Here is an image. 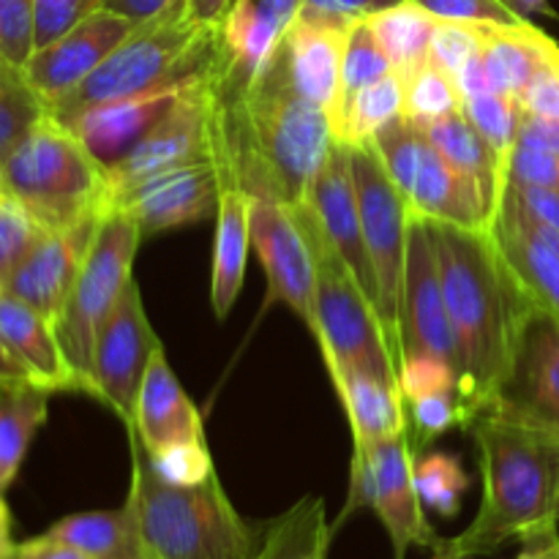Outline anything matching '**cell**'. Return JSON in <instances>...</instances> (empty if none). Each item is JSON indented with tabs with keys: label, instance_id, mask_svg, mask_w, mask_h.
I'll return each mask as SVG.
<instances>
[{
	"label": "cell",
	"instance_id": "cell-1",
	"mask_svg": "<svg viewBox=\"0 0 559 559\" xmlns=\"http://www.w3.org/2000/svg\"><path fill=\"white\" fill-rule=\"evenodd\" d=\"M205 76L218 175L249 197L298 205L336 142L325 109L298 96L267 66L251 87L213 80L207 63Z\"/></svg>",
	"mask_w": 559,
	"mask_h": 559
},
{
	"label": "cell",
	"instance_id": "cell-2",
	"mask_svg": "<svg viewBox=\"0 0 559 559\" xmlns=\"http://www.w3.org/2000/svg\"><path fill=\"white\" fill-rule=\"evenodd\" d=\"M426 224L462 360L459 399L473 420L500 396L533 304L497 254L489 229H464L429 218Z\"/></svg>",
	"mask_w": 559,
	"mask_h": 559
},
{
	"label": "cell",
	"instance_id": "cell-3",
	"mask_svg": "<svg viewBox=\"0 0 559 559\" xmlns=\"http://www.w3.org/2000/svg\"><path fill=\"white\" fill-rule=\"evenodd\" d=\"M467 429L484 495L469 527L437 538L431 557H489L513 538L559 530V431L495 409L475 415Z\"/></svg>",
	"mask_w": 559,
	"mask_h": 559
},
{
	"label": "cell",
	"instance_id": "cell-4",
	"mask_svg": "<svg viewBox=\"0 0 559 559\" xmlns=\"http://www.w3.org/2000/svg\"><path fill=\"white\" fill-rule=\"evenodd\" d=\"M131 486L126 502L153 559H249L257 533L229 502L213 473L197 486H173L151 467L145 445L129 429Z\"/></svg>",
	"mask_w": 559,
	"mask_h": 559
},
{
	"label": "cell",
	"instance_id": "cell-5",
	"mask_svg": "<svg viewBox=\"0 0 559 559\" xmlns=\"http://www.w3.org/2000/svg\"><path fill=\"white\" fill-rule=\"evenodd\" d=\"M3 186L47 233L69 229L98 216L109 205L107 169L66 129L47 115L0 162Z\"/></svg>",
	"mask_w": 559,
	"mask_h": 559
},
{
	"label": "cell",
	"instance_id": "cell-6",
	"mask_svg": "<svg viewBox=\"0 0 559 559\" xmlns=\"http://www.w3.org/2000/svg\"><path fill=\"white\" fill-rule=\"evenodd\" d=\"M216 31L218 25H200L191 20L186 3L140 22L85 82L49 107V115L58 120L69 118L96 104L194 74L211 58Z\"/></svg>",
	"mask_w": 559,
	"mask_h": 559
},
{
	"label": "cell",
	"instance_id": "cell-7",
	"mask_svg": "<svg viewBox=\"0 0 559 559\" xmlns=\"http://www.w3.org/2000/svg\"><path fill=\"white\" fill-rule=\"evenodd\" d=\"M289 207H293L295 218H298L300 229L311 246V254H314V338L320 342L328 374L353 369L388 382H399V366L391 353V344H388L380 314H377V306L364 293L347 262L333 249L311 207L306 202Z\"/></svg>",
	"mask_w": 559,
	"mask_h": 559
},
{
	"label": "cell",
	"instance_id": "cell-8",
	"mask_svg": "<svg viewBox=\"0 0 559 559\" xmlns=\"http://www.w3.org/2000/svg\"><path fill=\"white\" fill-rule=\"evenodd\" d=\"M140 243L142 235L134 218L123 207L109 205L98 222L69 300L55 320L60 349L80 382V393L93 399H96V382H93L96 338L115 314L129 284L134 282L131 271Z\"/></svg>",
	"mask_w": 559,
	"mask_h": 559
},
{
	"label": "cell",
	"instance_id": "cell-9",
	"mask_svg": "<svg viewBox=\"0 0 559 559\" xmlns=\"http://www.w3.org/2000/svg\"><path fill=\"white\" fill-rule=\"evenodd\" d=\"M415 216L464 229H489L495 207L478 183L459 173L407 118L377 131L369 142Z\"/></svg>",
	"mask_w": 559,
	"mask_h": 559
},
{
	"label": "cell",
	"instance_id": "cell-10",
	"mask_svg": "<svg viewBox=\"0 0 559 559\" xmlns=\"http://www.w3.org/2000/svg\"><path fill=\"white\" fill-rule=\"evenodd\" d=\"M355 186H358L364 243L377 282V314L385 328L388 344L402 369V289L407 265V200L382 167L371 145L349 147Z\"/></svg>",
	"mask_w": 559,
	"mask_h": 559
},
{
	"label": "cell",
	"instance_id": "cell-11",
	"mask_svg": "<svg viewBox=\"0 0 559 559\" xmlns=\"http://www.w3.org/2000/svg\"><path fill=\"white\" fill-rule=\"evenodd\" d=\"M205 162H213V129L211 93H207V76L202 66L175 107L118 164L107 169L109 197L167 169Z\"/></svg>",
	"mask_w": 559,
	"mask_h": 559
},
{
	"label": "cell",
	"instance_id": "cell-12",
	"mask_svg": "<svg viewBox=\"0 0 559 559\" xmlns=\"http://www.w3.org/2000/svg\"><path fill=\"white\" fill-rule=\"evenodd\" d=\"M156 349H162V342L147 322L140 287L131 282L115 314L98 333L93 353L96 399L109 404L126 426L134 424L142 382Z\"/></svg>",
	"mask_w": 559,
	"mask_h": 559
},
{
	"label": "cell",
	"instance_id": "cell-13",
	"mask_svg": "<svg viewBox=\"0 0 559 559\" xmlns=\"http://www.w3.org/2000/svg\"><path fill=\"white\" fill-rule=\"evenodd\" d=\"M251 249L260 254L267 273L271 300H282L314 333L317 265L311 246L295 218L293 207L273 200L249 197Z\"/></svg>",
	"mask_w": 559,
	"mask_h": 559
},
{
	"label": "cell",
	"instance_id": "cell-14",
	"mask_svg": "<svg viewBox=\"0 0 559 559\" xmlns=\"http://www.w3.org/2000/svg\"><path fill=\"white\" fill-rule=\"evenodd\" d=\"M409 353L437 355L462 374L456 333L448 317L440 262L424 216H409L407 265L402 289V360Z\"/></svg>",
	"mask_w": 559,
	"mask_h": 559
},
{
	"label": "cell",
	"instance_id": "cell-15",
	"mask_svg": "<svg viewBox=\"0 0 559 559\" xmlns=\"http://www.w3.org/2000/svg\"><path fill=\"white\" fill-rule=\"evenodd\" d=\"M489 409L559 431V320L530 309L519 333L511 374Z\"/></svg>",
	"mask_w": 559,
	"mask_h": 559
},
{
	"label": "cell",
	"instance_id": "cell-16",
	"mask_svg": "<svg viewBox=\"0 0 559 559\" xmlns=\"http://www.w3.org/2000/svg\"><path fill=\"white\" fill-rule=\"evenodd\" d=\"M489 238L524 298L559 320V233L530 216L511 189H502Z\"/></svg>",
	"mask_w": 559,
	"mask_h": 559
},
{
	"label": "cell",
	"instance_id": "cell-17",
	"mask_svg": "<svg viewBox=\"0 0 559 559\" xmlns=\"http://www.w3.org/2000/svg\"><path fill=\"white\" fill-rule=\"evenodd\" d=\"M218 202L222 175L213 162L167 169L109 197V205L123 207L134 218L142 238L183 224L205 222L216 216Z\"/></svg>",
	"mask_w": 559,
	"mask_h": 559
},
{
	"label": "cell",
	"instance_id": "cell-18",
	"mask_svg": "<svg viewBox=\"0 0 559 559\" xmlns=\"http://www.w3.org/2000/svg\"><path fill=\"white\" fill-rule=\"evenodd\" d=\"M131 31H134V22L129 16L96 9L80 25L31 55L25 63L27 80L47 102V107H52L58 98L85 82Z\"/></svg>",
	"mask_w": 559,
	"mask_h": 559
},
{
	"label": "cell",
	"instance_id": "cell-19",
	"mask_svg": "<svg viewBox=\"0 0 559 559\" xmlns=\"http://www.w3.org/2000/svg\"><path fill=\"white\" fill-rule=\"evenodd\" d=\"M300 202H306L311 207L314 218L320 222L322 233L328 235L333 249L347 262V267L358 278L364 293L377 306V282L364 243L358 186H355L349 147L344 142H333L325 162L320 164L317 175L311 178L309 191H306V197Z\"/></svg>",
	"mask_w": 559,
	"mask_h": 559
},
{
	"label": "cell",
	"instance_id": "cell-20",
	"mask_svg": "<svg viewBox=\"0 0 559 559\" xmlns=\"http://www.w3.org/2000/svg\"><path fill=\"white\" fill-rule=\"evenodd\" d=\"M197 74L200 71L183 76V80L164 82V85L131 93L126 98L96 104V107L69 115V118H60V123L74 131L82 145L98 158V164L109 169L175 107V102L189 91Z\"/></svg>",
	"mask_w": 559,
	"mask_h": 559
},
{
	"label": "cell",
	"instance_id": "cell-21",
	"mask_svg": "<svg viewBox=\"0 0 559 559\" xmlns=\"http://www.w3.org/2000/svg\"><path fill=\"white\" fill-rule=\"evenodd\" d=\"M349 25L298 14L282 33L273 58L267 60V69L276 71L306 102L325 109L328 118L336 109L342 55Z\"/></svg>",
	"mask_w": 559,
	"mask_h": 559
},
{
	"label": "cell",
	"instance_id": "cell-22",
	"mask_svg": "<svg viewBox=\"0 0 559 559\" xmlns=\"http://www.w3.org/2000/svg\"><path fill=\"white\" fill-rule=\"evenodd\" d=\"M369 445L377 478L374 513L391 538L396 559H404L413 546L431 551L440 535L426 522L424 502H420L418 486H415L418 453L413 451L409 431L404 429L380 442H369Z\"/></svg>",
	"mask_w": 559,
	"mask_h": 559
},
{
	"label": "cell",
	"instance_id": "cell-23",
	"mask_svg": "<svg viewBox=\"0 0 559 559\" xmlns=\"http://www.w3.org/2000/svg\"><path fill=\"white\" fill-rule=\"evenodd\" d=\"M102 216L104 213H98V216L85 218V222L74 224L69 229L44 233L36 249L27 254V260L9 278V284L3 287L5 293L20 298L22 304L36 309L38 314L47 317L55 325L66 300H69L76 276H80V267L85 262Z\"/></svg>",
	"mask_w": 559,
	"mask_h": 559
},
{
	"label": "cell",
	"instance_id": "cell-24",
	"mask_svg": "<svg viewBox=\"0 0 559 559\" xmlns=\"http://www.w3.org/2000/svg\"><path fill=\"white\" fill-rule=\"evenodd\" d=\"M126 429H134L147 451H162L180 442H205L200 413L180 388L173 366L167 364L164 347L156 349L151 358L140 402H136L134 424Z\"/></svg>",
	"mask_w": 559,
	"mask_h": 559
},
{
	"label": "cell",
	"instance_id": "cell-25",
	"mask_svg": "<svg viewBox=\"0 0 559 559\" xmlns=\"http://www.w3.org/2000/svg\"><path fill=\"white\" fill-rule=\"evenodd\" d=\"M0 342L47 393L80 391L52 322L5 289H0Z\"/></svg>",
	"mask_w": 559,
	"mask_h": 559
},
{
	"label": "cell",
	"instance_id": "cell-26",
	"mask_svg": "<svg viewBox=\"0 0 559 559\" xmlns=\"http://www.w3.org/2000/svg\"><path fill=\"white\" fill-rule=\"evenodd\" d=\"M251 249L249 194L233 178H222V202L216 213V243H213L211 304L216 320H227L238 300Z\"/></svg>",
	"mask_w": 559,
	"mask_h": 559
},
{
	"label": "cell",
	"instance_id": "cell-27",
	"mask_svg": "<svg viewBox=\"0 0 559 559\" xmlns=\"http://www.w3.org/2000/svg\"><path fill=\"white\" fill-rule=\"evenodd\" d=\"M559 49V41L546 36L533 22L519 25H484V69L491 91L519 98L535 71Z\"/></svg>",
	"mask_w": 559,
	"mask_h": 559
},
{
	"label": "cell",
	"instance_id": "cell-28",
	"mask_svg": "<svg viewBox=\"0 0 559 559\" xmlns=\"http://www.w3.org/2000/svg\"><path fill=\"white\" fill-rule=\"evenodd\" d=\"M331 380L347 413L353 442H380L407 429V402L399 382L353 369L331 371Z\"/></svg>",
	"mask_w": 559,
	"mask_h": 559
},
{
	"label": "cell",
	"instance_id": "cell-29",
	"mask_svg": "<svg viewBox=\"0 0 559 559\" xmlns=\"http://www.w3.org/2000/svg\"><path fill=\"white\" fill-rule=\"evenodd\" d=\"M420 129L429 136L431 145H435L459 173H464L473 183H478V189L484 191L489 205L497 211V202H500L502 189H506V162H502L500 153L495 151V145L469 123L467 115L459 109V112L445 115V118L420 126Z\"/></svg>",
	"mask_w": 559,
	"mask_h": 559
},
{
	"label": "cell",
	"instance_id": "cell-30",
	"mask_svg": "<svg viewBox=\"0 0 559 559\" xmlns=\"http://www.w3.org/2000/svg\"><path fill=\"white\" fill-rule=\"evenodd\" d=\"M331 538L325 502L320 497H300L260 530L249 559H328Z\"/></svg>",
	"mask_w": 559,
	"mask_h": 559
},
{
	"label": "cell",
	"instance_id": "cell-31",
	"mask_svg": "<svg viewBox=\"0 0 559 559\" xmlns=\"http://www.w3.org/2000/svg\"><path fill=\"white\" fill-rule=\"evenodd\" d=\"M366 22L402 80L429 63V44L440 20L415 5L413 0L377 11V14L366 16Z\"/></svg>",
	"mask_w": 559,
	"mask_h": 559
},
{
	"label": "cell",
	"instance_id": "cell-32",
	"mask_svg": "<svg viewBox=\"0 0 559 559\" xmlns=\"http://www.w3.org/2000/svg\"><path fill=\"white\" fill-rule=\"evenodd\" d=\"M47 535L85 551L93 559H118L142 546L136 519L129 502L112 511L71 513L55 522Z\"/></svg>",
	"mask_w": 559,
	"mask_h": 559
},
{
	"label": "cell",
	"instance_id": "cell-33",
	"mask_svg": "<svg viewBox=\"0 0 559 559\" xmlns=\"http://www.w3.org/2000/svg\"><path fill=\"white\" fill-rule=\"evenodd\" d=\"M49 393L41 388L0 391V495L14 484L36 431L47 424Z\"/></svg>",
	"mask_w": 559,
	"mask_h": 559
},
{
	"label": "cell",
	"instance_id": "cell-34",
	"mask_svg": "<svg viewBox=\"0 0 559 559\" xmlns=\"http://www.w3.org/2000/svg\"><path fill=\"white\" fill-rule=\"evenodd\" d=\"M404 118V80L391 71L377 82L366 85L344 109L336 129V142L347 147L369 145L371 136L385 126Z\"/></svg>",
	"mask_w": 559,
	"mask_h": 559
},
{
	"label": "cell",
	"instance_id": "cell-35",
	"mask_svg": "<svg viewBox=\"0 0 559 559\" xmlns=\"http://www.w3.org/2000/svg\"><path fill=\"white\" fill-rule=\"evenodd\" d=\"M49 115L47 102L36 93L25 66L0 58V162Z\"/></svg>",
	"mask_w": 559,
	"mask_h": 559
},
{
	"label": "cell",
	"instance_id": "cell-36",
	"mask_svg": "<svg viewBox=\"0 0 559 559\" xmlns=\"http://www.w3.org/2000/svg\"><path fill=\"white\" fill-rule=\"evenodd\" d=\"M391 71H393L391 60L385 58L382 47L377 44L369 22L355 20L353 25H349L347 44H344V55H342L338 98H336V109H333V115H331L333 140H336V129H338V123H342V115H344V109L349 107V102H353V98L358 96L366 85L377 82L380 76L391 74Z\"/></svg>",
	"mask_w": 559,
	"mask_h": 559
},
{
	"label": "cell",
	"instance_id": "cell-37",
	"mask_svg": "<svg viewBox=\"0 0 559 559\" xmlns=\"http://www.w3.org/2000/svg\"><path fill=\"white\" fill-rule=\"evenodd\" d=\"M415 486L424 508L437 516L453 519L462 511V500L469 489V478L462 462L451 453H429L415 462Z\"/></svg>",
	"mask_w": 559,
	"mask_h": 559
},
{
	"label": "cell",
	"instance_id": "cell-38",
	"mask_svg": "<svg viewBox=\"0 0 559 559\" xmlns=\"http://www.w3.org/2000/svg\"><path fill=\"white\" fill-rule=\"evenodd\" d=\"M462 109L456 82L431 63L420 66L409 76H404V118L415 126L435 123Z\"/></svg>",
	"mask_w": 559,
	"mask_h": 559
},
{
	"label": "cell",
	"instance_id": "cell-39",
	"mask_svg": "<svg viewBox=\"0 0 559 559\" xmlns=\"http://www.w3.org/2000/svg\"><path fill=\"white\" fill-rule=\"evenodd\" d=\"M47 229L9 191H0V289L27 260Z\"/></svg>",
	"mask_w": 559,
	"mask_h": 559
},
{
	"label": "cell",
	"instance_id": "cell-40",
	"mask_svg": "<svg viewBox=\"0 0 559 559\" xmlns=\"http://www.w3.org/2000/svg\"><path fill=\"white\" fill-rule=\"evenodd\" d=\"M404 402H407V431L415 453L429 448L437 437L448 435L456 426L469 424L459 393H429Z\"/></svg>",
	"mask_w": 559,
	"mask_h": 559
},
{
	"label": "cell",
	"instance_id": "cell-41",
	"mask_svg": "<svg viewBox=\"0 0 559 559\" xmlns=\"http://www.w3.org/2000/svg\"><path fill=\"white\" fill-rule=\"evenodd\" d=\"M462 112L467 115L469 123L495 145V151L500 153L502 162H506L508 151H511L513 142H516L519 120H522V107H519L516 98L506 96V93L486 91L480 93V96L467 98V102L462 104Z\"/></svg>",
	"mask_w": 559,
	"mask_h": 559
},
{
	"label": "cell",
	"instance_id": "cell-42",
	"mask_svg": "<svg viewBox=\"0 0 559 559\" xmlns=\"http://www.w3.org/2000/svg\"><path fill=\"white\" fill-rule=\"evenodd\" d=\"M484 52V25L440 20L429 44V63L456 80L464 66Z\"/></svg>",
	"mask_w": 559,
	"mask_h": 559
},
{
	"label": "cell",
	"instance_id": "cell-43",
	"mask_svg": "<svg viewBox=\"0 0 559 559\" xmlns=\"http://www.w3.org/2000/svg\"><path fill=\"white\" fill-rule=\"evenodd\" d=\"M147 459L158 478L173 486H197L216 473L207 442H180L162 451H147Z\"/></svg>",
	"mask_w": 559,
	"mask_h": 559
},
{
	"label": "cell",
	"instance_id": "cell-44",
	"mask_svg": "<svg viewBox=\"0 0 559 559\" xmlns=\"http://www.w3.org/2000/svg\"><path fill=\"white\" fill-rule=\"evenodd\" d=\"M404 399L429 396V393H459V374L448 360L426 353L404 355L399 369Z\"/></svg>",
	"mask_w": 559,
	"mask_h": 559
},
{
	"label": "cell",
	"instance_id": "cell-45",
	"mask_svg": "<svg viewBox=\"0 0 559 559\" xmlns=\"http://www.w3.org/2000/svg\"><path fill=\"white\" fill-rule=\"evenodd\" d=\"M506 183L559 191V153L516 140L506 156Z\"/></svg>",
	"mask_w": 559,
	"mask_h": 559
},
{
	"label": "cell",
	"instance_id": "cell-46",
	"mask_svg": "<svg viewBox=\"0 0 559 559\" xmlns=\"http://www.w3.org/2000/svg\"><path fill=\"white\" fill-rule=\"evenodd\" d=\"M96 9H102V0H33V44L36 49L47 47L55 38L69 33Z\"/></svg>",
	"mask_w": 559,
	"mask_h": 559
},
{
	"label": "cell",
	"instance_id": "cell-47",
	"mask_svg": "<svg viewBox=\"0 0 559 559\" xmlns=\"http://www.w3.org/2000/svg\"><path fill=\"white\" fill-rule=\"evenodd\" d=\"M33 49V0H0V58L25 66Z\"/></svg>",
	"mask_w": 559,
	"mask_h": 559
},
{
	"label": "cell",
	"instance_id": "cell-48",
	"mask_svg": "<svg viewBox=\"0 0 559 559\" xmlns=\"http://www.w3.org/2000/svg\"><path fill=\"white\" fill-rule=\"evenodd\" d=\"M413 3L445 22H467V25H519V22H530L513 14L500 0H413Z\"/></svg>",
	"mask_w": 559,
	"mask_h": 559
},
{
	"label": "cell",
	"instance_id": "cell-49",
	"mask_svg": "<svg viewBox=\"0 0 559 559\" xmlns=\"http://www.w3.org/2000/svg\"><path fill=\"white\" fill-rule=\"evenodd\" d=\"M377 500V478H374V459H371V445L369 442H353V464H349V489H347V502L338 511V516L333 519L331 533L336 535L349 519L355 516L364 508L374 511Z\"/></svg>",
	"mask_w": 559,
	"mask_h": 559
},
{
	"label": "cell",
	"instance_id": "cell-50",
	"mask_svg": "<svg viewBox=\"0 0 559 559\" xmlns=\"http://www.w3.org/2000/svg\"><path fill=\"white\" fill-rule=\"evenodd\" d=\"M522 112L535 118L559 120V49L533 74L530 85L516 98Z\"/></svg>",
	"mask_w": 559,
	"mask_h": 559
},
{
	"label": "cell",
	"instance_id": "cell-51",
	"mask_svg": "<svg viewBox=\"0 0 559 559\" xmlns=\"http://www.w3.org/2000/svg\"><path fill=\"white\" fill-rule=\"evenodd\" d=\"M396 3H404V0H304L298 14L349 25V22L366 20V16L391 9Z\"/></svg>",
	"mask_w": 559,
	"mask_h": 559
},
{
	"label": "cell",
	"instance_id": "cell-52",
	"mask_svg": "<svg viewBox=\"0 0 559 559\" xmlns=\"http://www.w3.org/2000/svg\"><path fill=\"white\" fill-rule=\"evenodd\" d=\"M506 186L511 189V194L516 197L519 205H522L530 216L538 218L540 224H546V227L559 233V191L535 189V186Z\"/></svg>",
	"mask_w": 559,
	"mask_h": 559
},
{
	"label": "cell",
	"instance_id": "cell-53",
	"mask_svg": "<svg viewBox=\"0 0 559 559\" xmlns=\"http://www.w3.org/2000/svg\"><path fill=\"white\" fill-rule=\"evenodd\" d=\"M14 559H93V557L44 533L38 535V538H31L25 540V544L16 546Z\"/></svg>",
	"mask_w": 559,
	"mask_h": 559
},
{
	"label": "cell",
	"instance_id": "cell-54",
	"mask_svg": "<svg viewBox=\"0 0 559 559\" xmlns=\"http://www.w3.org/2000/svg\"><path fill=\"white\" fill-rule=\"evenodd\" d=\"M516 140L530 142V145L546 147V151H551V153H559V120L535 118V115L522 112Z\"/></svg>",
	"mask_w": 559,
	"mask_h": 559
},
{
	"label": "cell",
	"instance_id": "cell-55",
	"mask_svg": "<svg viewBox=\"0 0 559 559\" xmlns=\"http://www.w3.org/2000/svg\"><path fill=\"white\" fill-rule=\"evenodd\" d=\"M178 3H186V0H102V9L129 16L134 25H140V22L153 20V16L164 14V11H169Z\"/></svg>",
	"mask_w": 559,
	"mask_h": 559
},
{
	"label": "cell",
	"instance_id": "cell-56",
	"mask_svg": "<svg viewBox=\"0 0 559 559\" xmlns=\"http://www.w3.org/2000/svg\"><path fill=\"white\" fill-rule=\"evenodd\" d=\"M31 385H36L31 371H27L25 366H22L20 360L5 349V344L0 342V391H14V388H31Z\"/></svg>",
	"mask_w": 559,
	"mask_h": 559
},
{
	"label": "cell",
	"instance_id": "cell-57",
	"mask_svg": "<svg viewBox=\"0 0 559 559\" xmlns=\"http://www.w3.org/2000/svg\"><path fill=\"white\" fill-rule=\"evenodd\" d=\"M516 559H559V530H546L522 538Z\"/></svg>",
	"mask_w": 559,
	"mask_h": 559
},
{
	"label": "cell",
	"instance_id": "cell-58",
	"mask_svg": "<svg viewBox=\"0 0 559 559\" xmlns=\"http://www.w3.org/2000/svg\"><path fill=\"white\" fill-rule=\"evenodd\" d=\"M235 0H186V14L200 25H218Z\"/></svg>",
	"mask_w": 559,
	"mask_h": 559
},
{
	"label": "cell",
	"instance_id": "cell-59",
	"mask_svg": "<svg viewBox=\"0 0 559 559\" xmlns=\"http://www.w3.org/2000/svg\"><path fill=\"white\" fill-rule=\"evenodd\" d=\"M246 3H251L260 14H265L267 20H273L276 25H282L287 31L289 22L298 16L304 0H246Z\"/></svg>",
	"mask_w": 559,
	"mask_h": 559
},
{
	"label": "cell",
	"instance_id": "cell-60",
	"mask_svg": "<svg viewBox=\"0 0 559 559\" xmlns=\"http://www.w3.org/2000/svg\"><path fill=\"white\" fill-rule=\"evenodd\" d=\"M502 5L513 11L522 20H533V16H551V20H559V14L551 5V0H500Z\"/></svg>",
	"mask_w": 559,
	"mask_h": 559
},
{
	"label": "cell",
	"instance_id": "cell-61",
	"mask_svg": "<svg viewBox=\"0 0 559 559\" xmlns=\"http://www.w3.org/2000/svg\"><path fill=\"white\" fill-rule=\"evenodd\" d=\"M16 546L20 544H14V535H11V511L0 495V559H14Z\"/></svg>",
	"mask_w": 559,
	"mask_h": 559
},
{
	"label": "cell",
	"instance_id": "cell-62",
	"mask_svg": "<svg viewBox=\"0 0 559 559\" xmlns=\"http://www.w3.org/2000/svg\"><path fill=\"white\" fill-rule=\"evenodd\" d=\"M118 559H153V557L147 555L145 546H136L134 551H129V555H123V557H118Z\"/></svg>",
	"mask_w": 559,
	"mask_h": 559
},
{
	"label": "cell",
	"instance_id": "cell-63",
	"mask_svg": "<svg viewBox=\"0 0 559 559\" xmlns=\"http://www.w3.org/2000/svg\"><path fill=\"white\" fill-rule=\"evenodd\" d=\"M0 191H5V186H3V173H0Z\"/></svg>",
	"mask_w": 559,
	"mask_h": 559
},
{
	"label": "cell",
	"instance_id": "cell-64",
	"mask_svg": "<svg viewBox=\"0 0 559 559\" xmlns=\"http://www.w3.org/2000/svg\"><path fill=\"white\" fill-rule=\"evenodd\" d=\"M435 559H459V557H435Z\"/></svg>",
	"mask_w": 559,
	"mask_h": 559
}]
</instances>
